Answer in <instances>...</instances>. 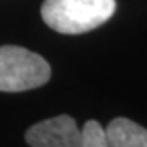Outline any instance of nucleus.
Returning <instances> with one entry per match:
<instances>
[{
    "label": "nucleus",
    "mask_w": 147,
    "mask_h": 147,
    "mask_svg": "<svg viewBox=\"0 0 147 147\" xmlns=\"http://www.w3.org/2000/svg\"><path fill=\"white\" fill-rule=\"evenodd\" d=\"M110 147H147V129L127 118H116L105 129Z\"/></svg>",
    "instance_id": "obj_4"
},
{
    "label": "nucleus",
    "mask_w": 147,
    "mask_h": 147,
    "mask_svg": "<svg viewBox=\"0 0 147 147\" xmlns=\"http://www.w3.org/2000/svg\"><path fill=\"white\" fill-rule=\"evenodd\" d=\"M115 10V0H44L41 16L54 31L82 34L106 23Z\"/></svg>",
    "instance_id": "obj_1"
},
{
    "label": "nucleus",
    "mask_w": 147,
    "mask_h": 147,
    "mask_svg": "<svg viewBox=\"0 0 147 147\" xmlns=\"http://www.w3.org/2000/svg\"><path fill=\"white\" fill-rule=\"evenodd\" d=\"M26 142L31 147H80L82 129L69 115L41 121L26 131Z\"/></svg>",
    "instance_id": "obj_3"
},
{
    "label": "nucleus",
    "mask_w": 147,
    "mask_h": 147,
    "mask_svg": "<svg viewBox=\"0 0 147 147\" xmlns=\"http://www.w3.org/2000/svg\"><path fill=\"white\" fill-rule=\"evenodd\" d=\"M80 147H110L105 129L98 121H87L82 127V146Z\"/></svg>",
    "instance_id": "obj_5"
},
{
    "label": "nucleus",
    "mask_w": 147,
    "mask_h": 147,
    "mask_svg": "<svg viewBox=\"0 0 147 147\" xmlns=\"http://www.w3.org/2000/svg\"><path fill=\"white\" fill-rule=\"evenodd\" d=\"M51 67L39 54L20 46L0 47V92H26L44 85Z\"/></svg>",
    "instance_id": "obj_2"
}]
</instances>
